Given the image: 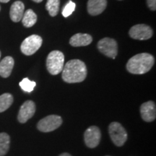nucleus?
Masks as SVG:
<instances>
[{"label": "nucleus", "mask_w": 156, "mask_h": 156, "mask_svg": "<svg viewBox=\"0 0 156 156\" xmlns=\"http://www.w3.org/2000/svg\"><path fill=\"white\" fill-rule=\"evenodd\" d=\"M43 39L38 35H32L23 41L20 46V50L26 56L34 54L41 48Z\"/></svg>", "instance_id": "39448f33"}, {"label": "nucleus", "mask_w": 156, "mask_h": 156, "mask_svg": "<svg viewBox=\"0 0 156 156\" xmlns=\"http://www.w3.org/2000/svg\"><path fill=\"white\" fill-rule=\"evenodd\" d=\"M9 1H10V0H0V2H2V3H7V2H9Z\"/></svg>", "instance_id": "b1692460"}, {"label": "nucleus", "mask_w": 156, "mask_h": 156, "mask_svg": "<svg viewBox=\"0 0 156 156\" xmlns=\"http://www.w3.org/2000/svg\"><path fill=\"white\" fill-rule=\"evenodd\" d=\"M76 5L75 2H73V1L69 0V2L65 5V7H64L63 10H62V15L64 17H69L70 15L73 14V12L75 11Z\"/></svg>", "instance_id": "412c9836"}, {"label": "nucleus", "mask_w": 156, "mask_h": 156, "mask_svg": "<svg viewBox=\"0 0 156 156\" xmlns=\"http://www.w3.org/2000/svg\"><path fill=\"white\" fill-rule=\"evenodd\" d=\"M155 63L153 56L148 53L138 54L129 59L126 69L134 75H142L151 69Z\"/></svg>", "instance_id": "f03ea898"}, {"label": "nucleus", "mask_w": 156, "mask_h": 156, "mask_svg": "<svg viewBox=\"0 0 156 156\" xmlns=\"http://www.w3.org/2000/svg\"><path fill=\"white\" fill-rule=\"evenodd\" d=\"M106 156H109V155H106Z\"/></svg>", "instance_id": "cd10ccee"}, {"label": "nucleus", "mask_w": 156, "mask_h": 156, "mask_svg": "<svg viewBox=\"0 0 156 156\" xmlns=\"http://www.w3.org/2000/svg\"><path fill=\"white\" fill-rule=\"evenodd\" d=\"M36 104L32 101H26L21 106L19 110L17 119L19 122L25 123L34 116L36 112Z\"/></svg>", "instance_id": "9d476101"}, {"label": "nucleus", "mask_w": 156, "mask_h": 156, "mask_svg": "<svg viewBox=\"0 0 156 156\" xmlns=\"http://www.w3.org/2000/svg\"><path fill=\"white\" fill-rule=\"evenodd\" d=\"M62 79L67 83H77L84 81L87 77L85 64L80 59H72L64 64L62 69Z\"/></svg>", "instance_id": "f257e3e1"}, {"label": "nucleus", "mask_w": 156, "mask_h": 156, "mask_svg": "<svg viewBox=\"0 0 156 156\" xmlns=\"http://www.w3.org/2000/svg\"><path fill=\"white\" fill-rule=\"evenodd\" d=\"M10 137L5 132L0 133V156H4L9 149Z\"/></svg>", "instance_id": "f3484780"}, {"label": "nucleus", "mask_w": 156, "mask_h": 156, "mask_svg": "<svg viewBox=\"0 0 156 156\" xmlns=\"http://www.w3.org/2000/svg\"><path fill=\"white\" fill-rule=\"evenodd\" d=\"M25 12V5L22 2L16 1L12 4L9 11V16L13 22L17 23L23 18Z\"/></svg>", "instance_id": "4468645a"}, {"label": "nucleus", "mask_w": 156, "mask_h": 156, "mask_svg": "<svg viewBox=\"0 0 156 156\" xmlns=\"http://www.w3.org/2000/svg\"><path fill=\"white\" fill-rule=\"evenodd\" d=\"M33 1L35 2H36V3H40V2H41L43 0H33Z\"/></svg>", "instance_id": "393cba45"}, {"label": "nucleus", "mask_w": 156, "mask_h": 156, "mask_svg": "<svg viewBox=\"0 0 156 156\" xmlns=\"http://www.w3.org/2000/svg\"><path fill=\"white\" fill-rule=\"evenodd\" d=\"M0 57H1V51H0Z\"/></svg>", "instance_id": "a878e982"}, {"label": "nucleus", "mask_w": 156, "mask_h": 156, "mask_svg": "<svg viewBox=\"0 0 156 156\" xmlns=\"http://www.w3.org/2000/svg\"><path fill=\"white\" fill-rule=\"evenodd\" d=\"M59 5L60 0H47L46 9L51 16L55 17L59 11Z\"/></svg>", "instance_id": "6ab92c4d"}, {"label": "nucleus", "mask_w": 156, "mask_h": 156, "mask_svg": "<svg viewBox=\"0 0 156 156\" xmlns=\"http://www.w3.org/2000/svg\"><path fill=\"white\" fill-rule=\"evenodd\" d=\"M0 10H1V7H0Z\"/></svg>", "instance_id": "bb28decb"}, {"label": "nucleus", "mask_w": 156, "mask_h": 156, "mask_svg": "<svg viewBox=\"0 0 156 156\" xmlns=\"http://www.w3.org/2000/svg\"><path fill=\"white\" fill-rule=\"evenodd\" d=\"M129 35L135 40L145 41L151 38L153 35V31L149 25L138 24L134 25L129 31Z\"/></svg>", "instance_id": "6e6552de"}, {"label": "nucleus", "mask_w": 156, "mask_h": 156, "mask_svg": "<svg viewBox=\"0 0 156 156\" xmlns=\"http://www.w3.org/2000/svg\"><path fill=\"white\" fill-rule=\"evenodd\" d=\"M37 21V15L32 9H28L24 12L22 23L25 28H31L36 24Z\"/></svg>", "instance_id": "dca6fc26"}, {"label": "nucleus", "mask_w": 156, "mask_h": 156, "mask_svg": "<svg viewBox=\"0 0 156 156\" xmlns=\"http://www.w3.org/2000/svg\"><path fill=\"white\" fill-rule=\"evenodd\" d=\"M20 86L23 91L27 93H31L34 90V87H36V82L31 81L28 78H24L20 83H19Z\"/></svg>", "instance_id": "aec40b11"}, {"label": "nucleus", "mask_w": 156, "mask_h": 156, "mask_svg": "<svg viewBox=\"0 0 156 156\" xmlns=\"http://www.w3.org/2000/svg\"><path fill=\"white\" fill-rule=\"evenodd\" d=\"M97 46L100 52L114 59L118 54V44L113 38H104L101 39L98 43Z\"/></svg>", "instance_id": "0eeeda50"}, {"label": "nucleus", "mask_w": 156, "mask_h": 156, "mask_svg": "<svg viewBox=\"0 0 156 156\" xmlns=\"http://www.w3.org/2000/svg\"><path fill=\"white\" fill-rule=\"evenodd\" d=\"M108 132L112 142L118 147L124 145L127 140L128 136L125 129L118 122L111 123L108 127Z\"/></svg>", "instance_id": "20e7f679"}, {"label": "nucleus", "mask_w": 156, "mask_h": 156, "mask_svg": "<svg viewBox=\"0 0 156 156\" xmlns=\"http://www.w3.org/2000/svg\"><path fill=\"white\" fill-rule=\"evenodd\" d=\"M147 5L152 11H155L156 0H147Z\"/></svg>", "instance_id": "4be33fe9"}, {"label": "nucleus", "mask_w": 156, "mask_h": 156, "mask_svg": "<svg viewBox=\"0 0 156 156\" xmlns=\"http://www.w3.org/2000/svg\"><path fill=\"white\" fill-rule=\"evenodd\" d=\"M62 119L58 115H49L39 121L37 128L42 132H50L56 129L62 125Z\"/></svg>", "instance_id": "423d86ee"}, {"label": "nucleus", "mask_w": 156, "mask_h": 156, "mask_svg": "<svg viewBox=\"0 0 156 156\" xmlns=\"http://www.w3.org/2000/svg\"><path fill=\"white\" fill-rule=\"evenodd\" d=\"M14 98L10 93H4L0 95V113L7 110L12 104Z\"/></svg>", "instance_id": "a211bd4d"}, {"label": "nucleus", "mask_w": 156, "mask_h": 156, "mask_svg": "<svg viewBox=\"0 0 156 156\" xmlns=\"http://www.w3.org/2000/svg\"><path fill=\"white\" fill-rule=\"evenodd\" d=\"M15 61L12 56H6L0 62V76L4 78H7L10 76Z\"/></svg>", "instance_id": "2eb2a0df"}, {"label": "nucleus", "mask_w": 156, "mask_h": 156, "mask_svg": "<svg viewBox=\"0 0 156 156\" xmlns=\"http://www.w3.org/2000/svg\"><path fill=\"white\" fill-rule=\"evenodd\" d=\"M93 38L90 35L87 34H77L71 37L69 44L74 47L88 46L92 43Z\"/></svg>", "instance_id": "ddd939ff"}, {"label": "nucleus", "mask_w": 156, "mask_h": 156, "mask_svg": "<svg viewBox=\"0 0 156 156\" xmlns=\"http://www.w3.org/2000/svg\"><path fill=\"white\" fill-rule=\"evenodd\" d=\"M107 6V0H88L87 12L92 16L101 14Z\"/></svg>", "instance_id": "f8f14e48"}, {"label": "nucleus", "mask_w": 156, "mask_h": 156, "mask_svg": "<svg viewBox=\"0 0 156 156\" xmlns=\"http://www.w3.org/2000/svg\"><path fill=\"white\" fill-rule=\"evenodd\" d=\"M59 156H72V155H70V154L67 153H64L61 154V155H60Z\"/></svg>", "instance_id": "5701e85b"}, {"label": "nucleus", "mask_w": 156, "mask_h": 156, "mask_svg": "<svg viewBox=\"0 0 156 156\" xmlns=\"http://www.w3.org/2000/svg\"><path fill=\"white\" fill-rule=\"evenodd\" d=\"M140 113L142 119L145 122H153L156 118L155 104L153 101H147L140 106Z\"/></svg>", "instance_id": "9b49d317"}, {"label": "nucleus", "mask_w": 156, "mask_h": 156, "mask_svg": "<svg viewBox=\"0 0 156 156\" xmlns=\"http://www.w3.org/2000/svg\"><path fill=\"white\" fill-rule=\"evenodd\" d=\"M64 55L60 51H52L46 58V68L51 75H56L63 69Z\"/></svg>", "instance_id": "7ed1b4c3"}, {"label": "nucleus", "mask_w": 156, "mask_h": 156, "mask_svg": "<svg viewBox=\"0 0 156 156\" xmlns=\"http://www.w3.org/2000/svg\"><path fill=\"white\" fill-rule=\"evenodd\" d=\"M101 138V130L98 126H91L84 134V139L86 145L90 148H94L99 145Z\"/></svg>", "instance_id": "1a4fd4ad"}]
</instances>
